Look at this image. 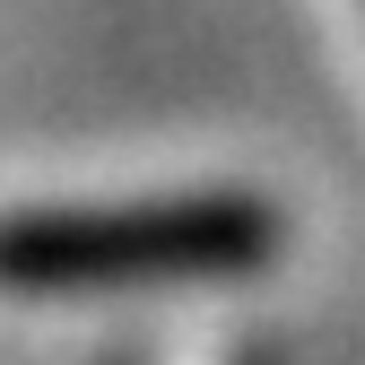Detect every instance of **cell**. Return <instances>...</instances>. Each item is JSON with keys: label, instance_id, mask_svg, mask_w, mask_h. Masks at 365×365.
Masks as SVG:
<instances>
[{"label": "cell", "instance_id": "6da1fadb", "mask_svg": "<svg viewBox=\"0 0 365 365\" xmlns=\"http://www.w3.org/2000/svg\"><path fill=\"white\" fill-rule=\"evenodd\" d=\"M279 252L269 200L192 192V200H130V209H35L0 226L9 287H140V279H209Z\"/></svg>", "mask_w": 365, "mask_h": 365}]
</instances>
